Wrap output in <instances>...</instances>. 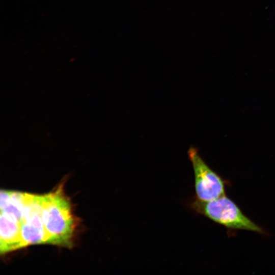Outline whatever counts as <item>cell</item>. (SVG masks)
Wrapping results in <instances>:
<instances>
[{
  "label": "cell",
  "instance_id": "obj_1",
  "mask_svg": "<svg viewBox=\"0 0 275 275\" xmlns=\"http://www.w3.org/2000/svg\"><path fill=\"white\" fill-rule=\"evenodd\" d=\"M42 197V217L47 244L70 248L77 225L63 185Z\"/></svg>",
  "mask_w": 275,
  "mask_h": 275
},
{
  "label": "cell",
  "instance_id": "obj_2",
  "mask_svg": "<svg viewBox=\"0 0 275 275\" xmlns=\"http://www.w3.org/2000/svg\"><path fill=\"white\" fill-rule=\"evenodd\" d=\"M190 208L229 230H243L261 234L265 231L243 214L239 207L226 195L209 201L196 197L189 202Z\"/></svg>",
  "mask_w": 275,
  "mask_h": 275
},
{
  "label": "cell",
  "instance_id": "obj_3",
  "mask_svg": "<svg viewBox=\"0 0 275 275\" xmlns=\"http://www.w3.org/2000/svg\"><path fill=\"white\" fill-rule=\"evenodd\" d=\"M195 176L196 198L203 201H209L225 195L228 182L213 171L193 147L188 151Z\"/></svg>",
  "mask_w": 275,
  "mask_h": 275
},
{
  "label": "cell",
  "instance_id": "obj_4",
  "mask_svg": "<svg viewBox=\"0 0 275 275\" xmlns=\"http://www.w3.org/2000/svg\"><path fill=\"white\" fill-rule=\"evenodd\" d=\"M41 204V195L26 193L25 205L20 223V233L24 247L31 244L46 243Z\"/></svg>",
  "mask_w": 275,
  "mask_h": 275
},
{
  "label": "cell",
  "instance_id": "obj_5",
  "mask_svg": "<svg viewBox=\"0 0 275 275\" xmlns=\"http://www.w3.org/2000/svg\"><path fill=\"white\" fill-rule=\"evenodd\" d=\"M0 252L1 254L23 248L20 221L15 215L1 211Z\"/></svg>",
  "mask_w": 275,
  "mask_h": 275
}]
</instances>
